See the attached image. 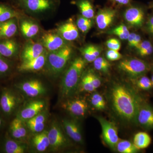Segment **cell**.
Listing matches in <instances>:
<instances>
[{"label": "cell", "mask_w": 153, "mask_h": 153, "mask_svg": "<svg viewBox=\"0 0 153 153\" xmlns=\"http://www.w3.org/2000/svg\"><path fill=\"white\" fill-rule=\"evenodd\" d=\"M41 43L49 52L56 51L67 45L66 40L57 31H48L42 35Z\"/></svg>", "instance_id": "52a82bcc"}, {"label": "cell", "mask_w": 153, "mask_h": 153, "mask_svg": "<svg viewBox=\"0 0 153 153\" xmlns=\"http://www.w3.org/2000/svg\"><path fill=\"white\" fill-rule=\"evenodd\" d=\"M85 65V60L80 57H77L72 61L61 82L60 91L63 97L70 95L75 90Z\"/></svg>", "instance_id": "3957f363"}, {"label": "cell", "mask_w": 153, "mask_h": 153, "mask_svg": "<svg viewBox=\"0 0 153 153\" xmlns=\"http://www.w3.org/2000/svg\"><path fill=\"white\" fill-rule=\"evenodd\" d=\"M45 49L41 43L35 42L31 39L28 40L21 52L22 61L34 59L45 52Z\"/></svg>", "instance_id": "9c48e42d"}, {"label": "cell", "mask_w": 153, "mask_h": 153, "mask_svg": "<svg viewBox=\"0 0 153 153\" xmlns=\"http://www.w3.org/2000/svg\"><path fill=\"white\" fill-rule=\"evenodd\" d=\"M152 143V138L146 132H139L134 136L133 143L138 149H146Z\"/></svg>", "instance_id": "4316f807"}, {"label": "cell", "mask_w": 153, "mask_h": 153, "mask_svg": "<svg viewBox=\"0 0 153 153\" xmlns=\"http://www.w3.org/2000/svg\"><path fill=\"white\" fill-rule=\"evenodd\" d=\"M45 106V102L43 100L31 102L21 111L17 117L23 121H27L41 113Z\"/></svg>", "instance_id": "8fae6325"}, {"label": "cell", "mask_w": 153, "mask_h": 153, "mask_svg": "<svg viewBox=\"0 0 153 153\" xmlns=\"http://www.w3.org/2000/svg\"><path fill=\"white\" fill-rule=\"evenodd\" d=\"M149 7L150 8L153 9V1L150 3Z\"/></svg>", "instance_id": "681fc988"}, {"label": "cell", "mask_w": 153, "mask_h": 153, "mask_svg": "<svg viewBox=\"0 0 153 153\" xmlns=\"http://www.w3.org/2000/svg\"><path fill=\"white\" fill-rule=\"evenodd\" d=\"M111 98L114 109L120 117L128 121H136L143 104L138 96L125 85L117 84L111 90Z\"/></svg>", "instance_id": "6da1fadb"}, {"label": "cell", "mask_w": 153, "mask_h": 153, "mask_svg": "<svg viewBox=\"0 0 153 153\" xmlns=\"http://www.w3.org/2000/svg\"><path fill=\"white\" fill-rule=\"evenodd\" d=\"M2 124V120H1V118H0V126H1V125Z\"/></svg>", "instance_id": "816d5d0a"}, {"label": "cell", "mask_w": 153, "mask_h": 153, "mask_svg": "<svg viewBox=\"0 0 153 153\" xmlns=\"http://www.w3.org/2000/svg\"><path fill=\"white\" fill-rule=\"evenodd\" d=\"M116 149L119 152L121 153H135L139 150L136 147L133 143L126 140L119 141Z\"/></svg>", "instance_id": "f1b7e54d"}, {"label": "cell", "mask_w": 153, "mask_h": 153, "mask_svg": "<svg viewBox=\"0 0 153 153\" xmlns=\"http://www.w3.org/2000/svg\"><path fill=\"white\" fill-rule=\"evenodd\" d=\"M146 30L149 34L153 36V14L148 18L146 23Z\"/></svg>", "instance_id": "ee69618b"}, {"label": "cell", "mask_w": 153, "mask_h": 153, "mask_svg": "<svg viewBox=\"0 0 153 153\" xmlns=\"http://www.w3.org/2000/svg\"><path fill=\"white\" fill-rule=\"evenodd\" d=\"M151 81H152V84L153 87V74L152 76V78H151Z\"/></svg>", "instance_id": "f907efd6"}, {"label": "cell", "mask_w": 153, "mask_h": 153, "mask_svg": "<svg viewBox=\"0 0 153 153\" xmlns=\"http://www.w3.org/2000/svg\"><path fill=\"white\" fill-rule=\"evenodd\" d=\"M142 41V38L141 36L138 34H137L136 36L135 39L134 41L133 45V48H136L139 45L140 43Z\"/></svg>", "instance_id": "7dc6e473"}, {"label": "cell", "mask_w": 153, "mask_h": 153, "mask_svg": "<svg viewBox=\"0 0 153 153\" xmlns=\"http://www.w3.org/2000/svg\"><path fill=\"white\" fill-rule=\"evenodd\" d=\"M134 79H135V83L137 87L141 90L149 91L152 88L153 85L151 79L145 75Z\"/></svg>", "instance_id": "836d02e7"}, {"label": "cell", "mask_w": 153, "mask_h": 153, "mask_svg": "<svg viewBox=\"0 0 153 153\" xmlns=\"http://www.w3.org/2000/svg\"><path fill=\"white\" fill-rule=\"evenodd\" d=\"M94 66L96 70L107 73L109 71L111 64L108 60L103 57H97L93 61Z\"/></svg>", "instance_id": "4dcf8cb0"}, {"label": "cell", "mask_w": 153, "mask_h": 153, "mask_svg": "<svg viewBox=\"0 0 153 153\" xmlns=\"http://www.w3.org/2000/svg\"><path fill=\"white\" fill-rule=\"evenodd\" d=\"M26 149L25 146L13 140H7L5 144V151L7 153H24Z\"/></svg>", "instance_id": "83f0119b"}, {"label": "cell", "mask_w": 153, "mask_h": 153, "mask_svg": "<svg viewBox=\"0 0 153 153\" xmlns=\"http://www.w3.org/2000/svg\"><path fill=\"white\" fill-rule=\"evenodd\" d=\"M81 85L83 90L87 92H93L96 90L95 88L92 85L86 75L82 78Z\"/></svg>", "instance_id": "f35d334b"}, {"label": "cell", "mask_w": 153, "mask_h": 153, "mask_svg": "<svg viewBox=\"0 0 153 153\" xmlns=\"http://www.w3.org/2000/svg\"><path fill=\"white\" fill-rule=\"evenodd\" d=\"M116 14V11L109 8H104L98 11L96 22L99 29L105 30L113 23Z\"/></svg>", "instance_id": "9a60e30c"}, {"label": "cell", "mask_w": 153, "mask_h": 153, "mask_svg": "<svg viewBox=\"0 0 153 153\" xmlns=\"http://www.w3.org/2000/svg\"><path fill=\"white\" fill-rule=\"evenodd\" d=\"M20 14L18 9L12 4L0 2V23L13 18H19Z\"/></svg>", "instance_id": "603a6c76"}, {"label": "cell", "mask_w": 153, "mask_h": 153, "mask_svg": "<svg viewBox=\"0 0 153 153\" xmlns=\"http://www.w3.org/2000/svg\"><path fill=\"white\" fill-rule=\"evenodd\" d=\"M64 109L74 116L82 117L87 112V102L82 99H75L66 102L63 105Z\"/></svg>", "instance_id": "5bb4252c"}, {"label": "cell", "mask_w": 153, "mask_h": 153, "mask_svg": "<svg viewBox=\"0 0 153 153\" xmlns=\"http://www.w3.org/2000/svg\"><path fill=\"white\" fill-rule=\"evenodd\" d=\"M49 146L54 150L64 146L66 140L59 126L56 123L52 124L48 131Z\"/></svg>", "instance_id": "4fadbf2b"}, {"label": "cell", "mask_w": 153, "mask_h": 153, "mask_svg": "<svg viewBox=\"0 0 153 153\" xmlns=\"http://www.w3.org/2000/svg\"><path fill=\"white\" fill-rule=\"evenodd\" d=\"M136 49L137 54L142 57H147L153 53L152 44L148 40L142 41Z\"/></svg>", "instance_id": "f546056e"}, {"label": "cell", "mask_w": 153, "mask_h": 153, "mask_svg": "<svg viewBox=\"0 0 153 153\" xmlns=\"http://www.w3.org/2000/svg\"><path fill=\"white\" fill-rule=\"evenodd\" d=\"M12 64L7 58L0 55V76H5L12 70Z\"/></svg>", "instance_id": "d590c367"}, {"label": "cell", "mask_w": 153, "mask_h": 153, "mask_svg": "<svg viewBox=\"0 0 153 153\" xmlns=\"http://www.w3.org/2000/svg\"><path fill=\"white\" fill-rule=\"evenodd\" d=\"M17 104L16 97L9 90L4 91L0 98V107L6 114H10Z\"/></svg>", "instance_id": "ffe728a7"}, {"label": "cell", "mask_w": 153, "mask_h": 153, "mask_svg": "<svg viewBox=\"0 0 153 153\" xmlns=\"http://www.w3.org/2000/svg\"><path fill=\"white\" fill-rule=\"evenodd\" d=\"M108 33L118 36L123 40H127L130 34L129 31L126 26L121 25L108 31Z\"/></svg>", "instance_id": "1f68e13d"}, {"label": "cell", "mask_w": 153, "mask_h": 153, "mask_svg": "<svg viewBox=\"0 0 153 153\" xmlns=\"http://www.w3.org/2000/svg\"><path fill=\"white\" fill-rule=\"evenodd\" d=\"M62 123L66 134L70 138L78 143H82V137L78 125L74 121L64 120Z\"/></svg>", "instance_id": "7402d4cb"}, {"label": "cell", "mask_w": 153, "mask_h": 153, "mask_svg": "<svg viewBox=\"0 0 153 153\" xmlns=\"http://www.w3.org/2000/svg\"><path fill=\"white\" fill-rule=\"evenodd\" d=\"M136 121L143 128L153 130V108L149 105H141L137 115Z\"/></svg>", "instance_id": "30bf717a"}, {"label": "cell", "mask_w": 153, "mask_h": 153, "mask_svg": "<svg viewBox=\"0 0 153 153\" xmlns=\"http://www.w3.org/2000/svg\"><path fill=\"white\" fill-rule=\"evenodd\" d=\"M91 102L95 109L102 110L105 108V101L103 97L98 93H95L91 97Z\"/></svg>", "instance_id": "e575fe53"}, {"label": "cell", "mask_w": 153, "mask_h": 153, "mask_svg": "<svg viewBox=\"0 0 153 153\" xmlns=\"http://www.w3.org/2000/svg\"><path fill=\"white\" fill-rule=\"evenodd\" d=\"M24 121L19 118L14 119L10 125V132L12 136L16 139L24 137L27 134V130L24 125Z\"/></svg>", "instance_id": "484cf974"}, {"label": "cell", "mask_w": 153, "mask_h": 153, "mask_svg": "<svg viewBox=\"0 0 153 153\" xmlns=\"http://www.w3.org/2000/svg\"><path fill=\"white\" fill-rule=\"evenodd\" d=\"M76 25L80 31L82 33H85L90 30L92 27V23L90 19L81 16L77 18Z\"/></svg>", "instance_id": "d6a6232c"}, {"label": "cell", "mask_w": 153, "mask_h": 153, "mask_svg": "<svg viewBox=\"0 0 153 153\" xmlns=\"http://www.w3.org/2000/svg\"><path fill=\"white\" fill-rule=\"evenodd\" d=\"M73 49L67 45L61 49L48 52L47 63L49 71L54 74H58L63 71L70 60Z\"/></svg>", "instance_id": "277c9868"}, {"label": "cell", "mask_w": 153, "mask_h": 153, "mask_svg": "<svg viewBox=\"0 0 153 153\" xmlns=\"http://www.w3.org/2000/svg\"><path fill=\"white\" fill-rule=\"evenodd\" d=\"M91 49H92L94 54L97 57H98L101 53L100 48L97 46H94V45H91Z\"/></svg>", "instance_id": "bcb514c9"}, {"label": "cell", "mask_w": 153, "mask_h": 153, "mask_svg": "<svg viewBox=\"0 0 153 153\" xmlns=\"http://www.w3.org/2000/svg\"><path fill=\"white\" fill-rule=\"evenodd\" d=\"M114 1L119 4L126 5L128 4L130 2L131 0H114Z\"/></svg>", "instance_id": "c3c4849f"}, {"label": "cell", "mask_w": 153, "mask_h": 153, "mask_svg": "<svg viewBox=\"0 0 153 153\" xmlns=\"http://www.w3.org/2000/svg\"><path fill=\"white\" fill-rule=\"evenodd\" d=\"M18 18L0 23V40L13 38L18 32Z\"/></svg>", "instance_id": "44dd1931"}, {"label": "cell", "mask_w": 153, "mask_h": 153, "mask_svg": "<svg viewBox=\"0 0 153 153\" xmlns=\"http://www.w3.org/2000/svg\"><path fill=\"white\" fill-rule=\"evenodd\" d=\"M106 58L110 61H116L120 60L122 57V55L116 50L109 49L106 53Z\"/></svg>", "instance_id": "60d3db41"}, {"label": "cell", "mask_w": 153, "mask_h": 153, "mask_svg": "<svg viewBox=\"0 0 153 153\" xmlns=\"http://www.w3.org/2000/svg\"><path fill=\"white\" fill-rule=\"evenodd\" d=\"M57 31L66 41H75L79 38V32L78 28L71 20L59 26L57 28Z\"/></svg>", "instance_id": "d6986e66"}, {"label": "cell", "mask_w": 153, "mask_h": 153, "mask_svg": "<svg viewBox=\"0 0 153 153\" xmlns=\"http://www.w3.org/2000/svg\"><path fill=\"white\" fill-rule=\"evenodd\" d=\"M46 119V117L45 115L40 113L39 114L36 115L35 117L30 119L27 122L36 123H45Z\"/></svg>", "instance_id": "7bdbcfd3"}, {"label": "cell", "mask_w": 153, "mask_h": 153, "mask_svg": "<svg viewBox=\"0 0 153 153\" xmlns=\"http://www.w3.org/2000/svg\"><path fill=\"white\" fill-rule=\"evenodd\" d=\"M106 45L109 49L119 51L121 46L120 41L116 38H111L108 40Z\"/></svg>", "instance_id": "ab89813d"}, {"label": "cell", "mask_w": 153, "mask_h": 153, "mask_svg": "<svg viewBox=\"0 0 153 153\" xmlns=\"http://www.w3.org/2000/svg\"><path fill=\"white\" fill-rule=\"evenodd\" d=\"M19 27L22 36L27 40L35 38L40 32V27L37 22L30 19L20 20Z\"/></svg>", "instance_id": "ac0fdd59"}, {"label": "cell", "mask_w": 153, "mask_h": 153, "mask_svg": "<svg viewBox=\"0 0 153 153\" xmlns=\"http://www.w3.org/2000/svg\"><path fill=\"white\" fill-rule=\"evenodd\" d=\"M20 45L12 38L0 40V55L7 58L17 56L20 51Z\"/></svg>", "instance_id": "e0dca14e"}, {"label": "cell", "mask_w": 153, "mask_h": 153, "mask_svg": "<svg viewBox=\"0 0 153 153\" xmlns=\"http://www.w3.org/2000/svg\"><path fill=\"white\" fill-rule=\"evenodd\" d=\"M48 52L47 50L38 57L31 60L22 61L18 67L21 72L38 71L41 70L47 63Z\"/></svg>", "instance_id": "7c38bea8"}, {"label": "cell", "mask_w": 153, "mask_h": 153, "mask_svg": "<svg viewBox=\"0 0 153 153\" xmlns=\"http://www.w3.org/2000/svg\"><path fill=\"white\" fill-rule=\"evenodd\" d=\"M118 67L133 79L145 75L151 69L149 63L137 58H127L121 60Z\"/></svg>", "instance_id": "5b68a950"}, {"label": "cell", "mask_w": 153, "mask_h": 153, "mask_svg": "<svg viewBox=\"0 0 153 153\" xmlns=\"http://www.w3.org/2000/svg\"><path fill=\"white\" fill-rule=\"evenodd\" d=\"M124 17L126 22L132 27L140 28L144 24L145 11L138 6H131L125 11Z\"/></svg>", "instance_id": "ba28073f"}, {"label": "cell", "mask_w": 153, "mask_h": 153, "mask_svg": "<svg viewBox=\"0 0 153 153\" xmlns=\"http://www.w3.org/2000/svg\"><path fill=\"white\" fill-rule=\"evenodd\" d=\"M11 4L18 10L35 16H43L55 12L60 0H10Z\"/></svg>", "instance_id": "7a4b0ae2"}, {"label": "cell", "mask_w": 153, "mask_h": 153, "mask_svg": "<svg viewBox=\"0 0 153 153\" xmlns=\"http://www.w3.org/2000/svg\"><path fill=\"white\" fill-rule=\"evenodd\" d=\"M86 75L96 89L100 87L101 82L99 77L92 72H89Z\"/></svg>", "instance_id": "b9f144b4"}, {"label": "cell", "mask_w": 153, "mask_h": 153, "mask_svg": "<svg viewBox=\"0 0 153 153\" xmlns=\"http://www.w3.org/2000/svg\"><path fill=\"white\" fill-rule=\"evenodd\" d=\"M97 119L101 126L102 138L105 142L111 149H115L119 141L116 127L114 124L104 118L98 117Z\"/></svg>", "instance_id": "8992f818"}, {"label": "cell", "mask_w": 153, "mask_h": 153, "mask_svg": "<svg viewBox=\"0 0 153 153\" xmlns=\"http://www.w3.org/2000/svg\"><path fill=\"white\" fill-rule=\"evenodd\" d=\"M19 87L26 95L31 97L39 96L46 92L44 85L38 79L26 81L22 83Z\"/></svg>", "instance_id": "2e32d148"}, {"label": "cell", "mask_w": 153, "mask_h": 153, "mask_svg": "<svg viewBox=\"0 0 153 153\" xmlns=\"http://www.w3.org/2000/svg\"><path fill=\"white\" fill-rule=\"evenodd\" d=\"M137 34L135 33H130L127 39L128 44L129 47L133 48V45L134 41Z\"/></svg>", "instance_id": "f6af8a7d"}, {"label": "cell", "mask_w": 153, "mask_h": 153, "mask_svg": "<svg viewBox=\"0 0 153 153\" xmlns=\"http://www.w3.org/2000/svg\"><path fill=\"white\" fill-rule=\"evenodd\" d=\"M81 52L84 60L87 62H93L97 58L94 54L91 45H88L82 48Z\"/></svg>", "instance_id": "8d00e7d4"}, {"label": "cell", "mask_w": 153, "mask_h": 153, "mask_svg": "<svg viewBox=\"0 0 153 153\" xmlns=\"http://www.w3.org/2000/svg\"><path fill=\"white\" fill-rule=\"evenodd\" d=\"M48 133V131H44L39 133L38 134L33 137V145L38 152H44L49 146V141Z\"/></svg>", "instance_id": "d4e9b609"}, {"label": "cell", "mask_w": 153, "mask_h": 153, "mask_svg": "<svg viewBox=\"0 0 153 153\" xmlns=\"http://www.w3.org/2000/svg\"><path fill=\"white\" fill-rule=\"evenodd\" d=\"M29 128L34 133H41L43 131L45 128V123H36L27 122Z\"/></svg>", "instance_id": "74e56055"}, {"label": "cell", "mask_w": 153, "mask_h": 153, "mask_svg": "<svg viewBox=\"0 0 153 153\" xmlns=\"http://www.w3.org/2000/svg\"><path fill=\"white\" fill-rule=\"evenodd\" d=\"M74 4L77 6L81 16L88 19H93L94 10L93 4L90 0H76Z\"/></svg>", "instance_id": "cb8c5ba5"}]
</instances>
